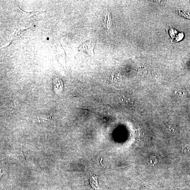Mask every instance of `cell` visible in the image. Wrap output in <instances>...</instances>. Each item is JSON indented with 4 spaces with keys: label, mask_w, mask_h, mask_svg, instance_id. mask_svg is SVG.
<instances>
[{
    "label": "cell",
    "mask_w": 190,
    "mask_h": 190,
    "mask_svg": "<svg viewBox=\"0 0 190 190\" xmlns=\"http://www.w3.org/2000/svg\"><path fill=\"white\" fill-rule=\"evenodd\" d=\"M30 28L26 29H22L19 27H16L14 33L13 35L11 38V42L17 40L21 39L22 37L24 36L25 34Z\"/></svg>",
    "instance_id": "obj_1"
},
{
    "label": "cell",
    "mask_w": 190,
    "mask_h": 190,
    "mask_svg": "<svg viewBox=\"0 0 190 190\" xmlns=\"http://www.w3.org/2000/svg\"><path fill=\"white\" fill-rule=\"evenodd\" d=\"M22 13H24L27 18L32 19L36 18L39 15L44 13V12L40 11H32L28 12L23 11L22 10Z\"/></svg>",
    "instance_id": "obj_5"
},
{
    "label": "cell",
    "mask_w": 190,
    "mask_h": 190,
    "mask_svg": "<svg viewBox=\"0 0 190 190\" xmlns=\"http://www.w3.org/2000/svg\"><path fill=\"white\" fill-rule=\"evenodd\" d=\"M54 89L57 93L60 92L63 90V81L59 77H55L54 78Z\"/></svg>",
    "instance_id": "obj_3"
},
{
    "label": "cell",
    "mask_w": 190,
    "mask_h": 190,
    "mask_svg": "<svg viewBox=\"0 0 190 190\" xmlns=\"http://www.w3.org/2000/svg\"><path fill=\"white\" fill-rule=\"evenodd\" d=\"M106 14L105 17V22L106 24V28L108 30L110 29L111 27V17L109 12H108V10H106Z\"/></svg>",
    "instance_id": "obj_6"
},
{
    "label": "cell",
    "mask_w": 190,
    "mask_h": 190,
    "mask_svg": "<svg viewBox=\"0 0 190 190\" xmlns=\"http://www.w3.org/2000/svg\"><path fill=\"white\" fill-rule=\"evenodd\" d=\"M51 117L48 114L45 115H41L38 116L36 118H35V121L36 122H42L48 121L51 119Z\"/></svg>",
    "instance_id": "obj_7"
},
{
    "label": "cell",
    "mask_w": 190,
    "mask_h": 190,
    "mask_svg": "<svg viewBox=\"0 0 190 190\" xmlns=\"http://www.w3.org/2000/svg\"><path fill=\"white\" fill-rule=\"evenodd\" d=\"M90 182L91 186L93 189L96 190H102L99 186L98 177L95 175L91 174Z\"/></svg>",
    "instance_id": "obj_4"
},
{
    "label": "cell",
    "mask_w": 190,
    "mask_h": 190,
    "mask_svg": "<svg viewBox=\"0 0 190 190\" xmlns=\"http://www.w3.org/2000/svg\"><path fill=\"white\" fill-rule=\"evenodd\" d=\"M95 43L91 41L87 42L80 46L79 50L90 55L94 53V49Z\"/></svg>",
    "instance_id": "obj_2"
}]
</instances>
